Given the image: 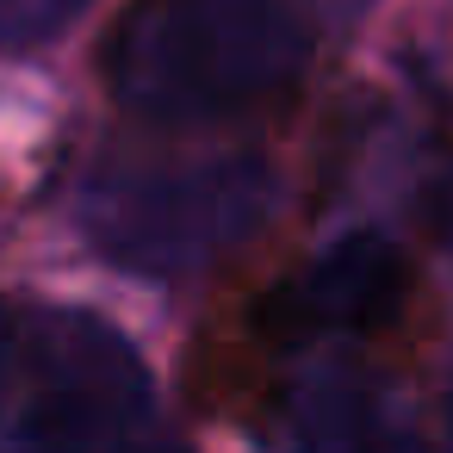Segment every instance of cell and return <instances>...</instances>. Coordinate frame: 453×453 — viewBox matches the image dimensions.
<instances>
[{"instance_id":"cell-1","label":"cell","mask_w":453,"mask_h":453,"mask_svg":"<svg viewBox=\"0 0 453 453\" xmlns=\"http://www.w3.org/2000/svg\"><path fill=\"white\" fill-rule=\"evenodd\" d=\"M0 453H180L125 329L0 292Z\"/></svg>"},{"instance_id":"cell-2","label":"cell","mask_w":453,"mask_h":453,"mask_svg":"<svg viewBox=\"0 0 453 453\" xmlns=\"http://www.w3.org/2000/svg\"><path fill=\"white\" fill-rule=\"evenodd\" d=\"M311 44V0H131L106 38V88L143 119H224L280 94Z\"/></svg>"},{"instance_id":"cell-3","label":"cell","mask_w":453,"mask_h":453,"mask_svg":"<svg viewBox=\"0 0 453 453\" xmlns=\"http://www.w3.org/2000/svg\"><path fill=\"white\" fill-rule=\"evenodd\" d=\"M273 211V168L249 150L106 156L81 187V236L125 273L193 280L236 255Z\"/></svg>"},{"instance_id":"cell-4","label":"cell","mask_w":453,"mask_h":453,"mask_svg":"<svg viewBox=\"0 0 453 453\" xmlns=\"http://www.w3.org/2000/svg\"><path fill=\"white\" fill-rule=\"evenodd\" d=\"M410 298V261L391 236L354 230L329 242L311 267L286 273L255 298V335L280 354L335 342V335H372L385 329Z\"/></svg>"},{"instance_id":"cell-5","label":"cell","mask_w":453,"mask_h":453,"mask_svg":"<svg viewBox=\"0 0 453 453\" xmlns=\"http://www.w3.org/2000/svg\"><path fill=\"white\" fill-rule=\"evenodd\" d=\"M273 453H422L410 410L366 372H304L273 410Z\"/></svg>"},{"instance_id":"cell-6","label":"cell","mask_w":453,"mask_h":453,"mask_svg":"<svg viewBox=\"0 0 453 453\" xmlns=\"http://www.w3.org/2000/svg\"><path fill=\"white\" fill-rule=\"evenodd\" d=\"M88 0H0V50H32L57 38Z\"/></svg>"},{"instance_id":"cell-7","label":"cell","mask_w":453,"mask_h":453,"mask_svg":"<svg viewBox=\"0 0 453 453\" xmlns=\"http://www.w3.org/2000/svg\"><path fill=\"white\" fill-rule=\"evenodd\" d=\"M447 447H453V391H447Z\"/></svg>"}]
</instances>
